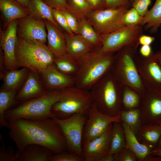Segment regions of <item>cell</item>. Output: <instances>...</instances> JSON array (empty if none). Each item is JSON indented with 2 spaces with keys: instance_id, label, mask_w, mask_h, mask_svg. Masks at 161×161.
Here are the masks:
<instances>
[{
  "instance_id": "1",
  "label": "cell",
  "mask_w": 161,
  "mask_h": 161,
  "mask_svg": "<svg viewBox=\"0 0 161 161\" xmlns=\"http://www.w3.org/2000/svg\"><path fill=\"white\" fill-rule=\"evenodd\" d=\"M6 121L9 136L20 151L29 144H36L47 147L55 154L69 152L61 129L52 119L11 118Z\"/></svg>"
},
{
  "instance_id": "2",
  "label": "cell",
  "mask_w": 161,
  "mask_h": 161,
  "mask_svg": "<svg viewBox=\"0 0 161 161\" xmlns=\"http://www.w3.org/2000/svg\"><path fill=\"white\" fill-rule=\"evenodd\" d=\"M95 48L76 61L78 70L75 76V86L90 90L92 87L111 70L114 54L101 52Z\"/></svg>"
},
{
  "instance_id": "3",
  "label": "cell",
  "mask_w": 161,
  "mask_h": 161,
  "mask_svg": "<svg viewBox=\"0 0 161 161\" xmlns=\"http://www.w3.org/2000/svg\"><path fill=\"white\" fill-rule=\"evenodd\" d=\"M122 86L109 71L90 89L92 103L105 115L111 117L120 115L122 110Z\"/></svg>"
},
{
  "instance_id": "4",
  "label": "cell",
  "mask_w": 161,
  "mask_h": 161,
  "mask_svg": "<svg viewBox=\"0 0 161 161\" xmlns=\"http://www.w3.org/2000/svg\"><path fill=\"white\" fill-rule=\"evenodd\" d=\"M137 49L125 47L115 53L110 71L122 85L131 86L141 95L146 89L137 66Z\"/></svg>"
},
{
  "instance_id": "5",
  "label": "cell",
  "mask_w": 161,
  "mask_h": 161,
  "mask_svg": "<svg viewBox=\"0 0 161 161\" xmlns=\"http://www.w3.org/2000/svg\"><path fill=\"white\" fill-rule=\"evenodd\" d=\"M18 38L16 55L18 67L40 75L53 64L54 55L46 44H30Z\"/></svg>"
},
{
  "instance_id": "6",
  "label": "cell",
  "mask_w": 161,
  "mask_h": 161,
  "mask_svg": "<svg viewBox=\"0 0 161 161\" xmlns=\"http://www.w3.org/2000/svg\"><path fill=\"white\" fill-rule=\"evenodd\" d=\"M61 97V90L49 91L43 95L21 103L6 111L4 117L6 120L11 118H53L55 116L51 112L52 107Z\"/></svg>"
},
{
  "instance_id": "7",
  "label": "cell",
  "mask_w": 161,
  "mask_h": 161,
  "mask_svg": "<svg viewBox=\"0 0 161 161\" xmlns=\"http://www.w3.org/2000/svg\"><path fill=\"white\" fill-rule=\"evenodd\" d=\"M60 100L52 106V112L55 117L61 119L75 114H87L92 104L89 90L75 86L61 90Z\"/></svg>"
},
{
  "instance_id": "8",
  "label": "cell",
  "mask_w": 161,
  "mask_h": 161,
  "mask_svg": "<svg viewBox=\"0 0 161 161\" xmlns=\"http://www.w3.org/2000/svg\"><path fill=\"white\" fill-rule=\"evenodd\" d=\"M142 25L126 26L111 33L100 35L102 45L100 51L114 54L125 47L137 49L139 39L143 34Z\"/></svg>"
},
{
  "instance_id": "9",
  "label": "cell",
  "mask_w": 161,
  "mask_h": 161,
  "mask_svg": "<svg viewBox=\"0 0 161 161\" xmlns=\"http://www.w3.org/2000/svg\"><path fill=\"white\" fill-rule=\"evenodd\" d=\"M129 9L117 7L93 10L85 16L97 33L101 35L125 26L122 18Z\"/></svg>"
},
{
  "instance_id": "10",
  "label": "cell",
  "mask_w": 161,
  "mask_h": 161,
  "mask_svg": "<svg viewBox=\"0 0 161 161\" xmlns=\"http://www.w3.org/2000/svg\"><path fill=\"white\" fill-rule=\"evenodd\" d=\"M87 117V113L75 114L64 119L56 117L52 118L61 129L69 152L81 156L83 133Z\"/></svg>"
},
{
  "instance_id": "11",
  "label": "cell",
  "mask_w": 161,
  "mask_h": 161,
  "mask_svg": "<svg viewBox=\"0 0 161 161\" xmlns=\"http://www.w3.org/2000/svg\"><path fill=\"white\" fill-rule=\"evenodd\" d=\"M114 122L123 123L120 115L111 117L105 115L92 103L88 112L87 117L83 133V148L93 139L100 136Z\"/></svg>"
},
{
  "instance_id": "12",
  "label": "cell",
  "mask_w": 161,
  "mask_h": 161,
  "mask_svg": "<svg viewBox=\"0 0 161 161\" xmlns=\"http://www.w3.org/2000/svg\"><path fill=\"white\" fill-rule=\"evenodd\" d=\"M139 109L142 126L161 124V90L146 89Z\"/></svg>"
},
{
  "instance_id": "13",
  "label": "cell",
  "mask_w": 161,
  "mask_h": 161,
  "mask_svg": "<svg viewBox=\"0 0 161 161\" xmlns=\"http://www.w3.org/2000/svg\"><path fill=\"white\" fill-rule=\"evenodd\" d=\"M17 20V34L18 38L30 44H46L47 33L44 21L30 15Z\"/></svg>"
},
{
  "instance_id": "14",
  "label": "cell",
  "mask_w": 161,
  "mask_h": 161,
  "mask_svg": "<svg viewBox=\"0 0 161 161\" xmlns=\"http://www.w3.org/2000/svg\"><path fill=\"white\" fill-rule=\"evenodd\" d=\"M137 56V67L142 83L148 90H161V68L154 57Z\"/></svg>"
},
{
  "instance_id": "15",
  "label": "cell",
  "mask_w": 161,
  "mask_h": 161,
  "mask_svg": "<svg viewBox=\"0 0 161 161\" xmlns=\"http://www.w3.org/2000/svg\"><path fill=\"white\" fill-rule=\"evenodd\" d=\"M17 19L11 22L4 30H0V46L3 51L5 67L7 70L18 67L16 55L18 41Z\"/></svg>"
},
{
  "instance_id": "16",
  "label": "cell",
  "mask_w": 161,
  "mask_h": 161,
  "mask_svg": "<svg viewBox=\"0 0 161 161\" xmlns=\"http://www.w3.org/2000/svg\"><path fill=\"white\" fill-rule=\"evenodd\" d=\"M112 123L103 134L83 148L81 156L84 161H98L102 157L109 154Z\"/></svg>"
},
{
  "instance_id": "17",
  "label": "cell",
  "mask_w": 161,
  "mask_h": 161,
  "mask_svg": "<svg viewBox=\"0 0 161 161\" xmlns=\"http://www.w3.org/2000/svg\"><path fill=\"white\" fill-rule=\"evenodd\" d=\"M40 75L48 91L61 90L75 85V76L62 73L53 64Z\"/></svg>"
},
{
  "instance_id": "18",
  "label": "cell",
  "mask_w": 161,
  "mask_h": 161,
  "mask_svg": "<svg viewBox=\"0 0 161 161\" xmlns=\"http://www.w3.org/2000/svg\"><path fill=\"white\" fill-rule=\"evenodd\" d=\"M38 75L30 71L25 81L17 93L16 99L18 103L41 97L49 91L42 85Z\"/></svg>"
},
{
  "instance_id": "19",
  "label": "cell",
  "mask_w": 161,
  "mask_h": 161,
  "mask_svg": "<svg viewBox=\"0 0 161 161\" xmlns=\"http://www.w3.org/2000/svg\"><path fill=\"white\" fill-rule=\"evenodd\" d=\"M0 10L5 29L13 20L30 15L28 10L16 0H0Z\"/></svg>"
},
{
  "instance_id": "20",
  "label": "cell",
  "mask_w": 161,
  "mask_h": 161,
  "mask_svg": "<svg viewBox=\"0 0 161 161\" xmlns=\"http://www.w3.org/2000/svg\"><path fill=\"white\" fill-rule=\"evenodd\" d=\"M47 31V46L55 57L67 54L64 32L49 21H44Z\"/></svg>"
},
{
  "instance_id": "21",
  "label": "cell",
  "mask_w": 161,
  "mask_h": 161,
  "mask_svg": "<svg viewBox=\"0 0 161 161\" xmlns=\"http://www.w3.org/2000/svg\"><path fill=\"white\" fill-rule=\"evenodd\" d=\"M64 34L66 53L76 61L95 48L78 34Z\"/></svg>"
},
{
  "instance_id": "22",
  "label": "cell",
  "mask_w": 161,
  "mask_h": 161,
  "mask_svg": "<svg viewBox=\"0 0 161 161\" xmlns=\"http://www.w3.org/2000/svg\"><path fill=\"white\" fill-rule=\"evenodd\" d=\"M55 154L46 147L38 144H30L21 151L18 161H52Z\"/></svg>"
},
{
  "instance_id": "23",
  "label": "cell",
  "mask_w": 161,
  "mask_h": 161,
  "mask_svg": "<svg viewBox=\"0 0 161 161\" xmlns=\"http://www.w3.org/2000/svg\"><path fill=\"white\" fill-rule=\"evenodd\" d=\"M30 71L25 68L7 70L1 78L3 82L2 88L17 92L25 81Z\"/></svg>"
},
{
  "instance_id": "24",
  "label": "cell",
  "mask_w": 161,
  "mask_h": 161,
  "mask_svg": "<svg viewBox=\"0 0 161 161\" xmlns=\"http://www.w3.org/2000/svg\"><path fill=\"white\" fill-rule=\"evenodd\" d=\"M126 138L125 147L131 150L136 156L139 161H145L146 158L151 154L152 150L141 143L135 134L128 125L122 123Z\"/></svg>"
},
{
  "instance_id": "25",
  "label": "cell",
  "mask_w": 161,
  "mask_h": 161,
  "mask_svg": "<svg viewBox=\"0 0 161 161\" xmlns=\"http://www.w3.org/2000/svg\"><path fill=\"white\" fill-rule=\"evenodd\" d=\"M135 134L141 143L152 150L156 148L161 135V126L159 125L143 126Z\"/></svg>"
},
{
  "instance_id": "26",
  "label": "cell",
  "mask_w": 161,
  "mask_h": 161,
  "mask_svg": "<svg viewBox=\"0 0 161 161\" xmlns=\"http://www.w3.org/2000/svg\"><path fill=\"white\" fill-rule=\"evenodd\" d=\"M76 16L79 24L78 34L95 48L101 47L103 43L102 37L97 33L85 16Z\"/></svg>"
},
{
  "instance_id": "27",
  "label": "cell",
  "mask_w": 161,
  "mask_h": 161,
  "mask_svg": "<svg viewBox=\"0 0 161 161\" xmlns=\"http://www.w3.org/2000/svg\"><path fill=\"white\" fill-rule=\"evenodd\" d=\"M27 9L30 16L33 18L44 21H49L62 30L53 17L52 8L42 0H29Z\"/></svg>"
},
{
  "instance_id": "28",
  "label": "cell",
  "mask_w": 161,
  "mask_h": 161,
  "mask_svg": "<svg viewBox=\"0 0 161 161\" xmlns=\"http://www.w3.org/2000/svg\"><path fill=\"white\" fill-rule=\"evenodd\" d=\"M152 33L157 32L161 25V0H156L152 7L143 17L140 24Z\"/></svg>"
},
{
  "instance_id": "29",
  "label": "cell",
  "mask_w": 161,
  "mask_h": 161,
  "mask_svg": "<svg viewBox=\"0 0 161 161\" xmlns=\"http://www.w3.org/2000/svg\"><path fill=\"white\" fill-rule=\"evenodd\" d=\"M126 138L122 123H112L110 138L109 154L114 155L125 147Z\"/></svg>"
},
{
  "instance_id": "30",
  "label": "cell",
  "mask_w": 161,
  "mask_h": 161,
  "mask_svg": "<svg viewBox=\"0 0 161 161\" xmlns=\"http://www.w3.org/2000/svg\"><path fill=\"white\" fill-rule=\"evenodd\" d=\"M16 92L2 87L0 91V127L8 128V124L4 117L5 113L13 105L18 103L16 99Z\"/></svg>"
},
{
  "instance_id": "31",
  "label": "cell",
  "mask_w": 161,
  "mask_h": 161,
  "mask_svg": "<svg viewBox=\"0 0 161 161\" xmlns=\"http://www.w3.org/2000/svg\"><path fill=\"white\" fill-rule=\"evenodd\" d=\"M141 99V95L133 88L128 85H122V110H128L139 108Z\"/></svg>"
},
{
  "instance_id": "32",
  "label": "cell",
  "mask_w": 161,
  "mask_h": 161,
  "mask_svg": "<svg viewBox=\"0 0 161 161\" xmlns=\"http://www.w3.org/2000/svg\"><path fill=\"white\" fill-rule=\"evenodd\" d=\"M53 64L59 71L70 76H75L78 70L76 61L67 53L55 57Z\"/></svg>"
},
{
  "instance_id": "33",
  "label": "cell",
  "mask_w": 161,
  "mask_h": 161,
  "mask_svg": "<svg viewBox=\"0 0 161 161\" xmlns=\"http://www.w3.org/2000/svg\"><path fill=\"white\" fill-rule=\"evenodd\" d=\"M120 115L122 122L128 125L136 134L142 126L139 108L128 110H122Z\"/></svg>"
},
{
  "instance_id": "34",
  "label": "cell",
  "mask_w": 161,
  "mask_h": 161,
  "mask_svg": "<svg viewBox=\"0 0 161 161\" xmlns=\"http://www.w3.org/2000/svg\"><path fill=\"white\" fill-rule=\"evenodd\" d=\"M68 10L75 16H85L93 11L86 0H66Z\"/></svg>"
},
{
  "instance_id": "35",
  "label": "cell",
  "mask_w": 161,
  "mask_h": 161,
  "mask_svg": "<svg viewBox=\"0 0 161 161\" xmlns=\"http://www.w3.org/2000/svg\"><path fill=\"white\" fill-rule=\"evenodd\" d=\"M0 139L2 143L0 148V161H18L21 151L18 150H15L11 146L5 148L1 134H0Z\"/></svg>"
},
{
  "instance_id": "36",
  "label": "cell",
  "mask_w": 161,
  "mask_h": 161,
  "mask_svg": "<svg viewBox=\"0 0 161 161\" xmlns=\"http://www.w3.org/2000/svg\"><path fill=\"white\" fill-rule=\"evenodd\" d=\"M143 18L136 10L132 7L125 13L122 18V21L125 26L140 25Z\"/></svg>"
},
{
  "instance_id": "37",
  "label": "cell",
  "mask_w": 161,
  "mask_h": 161,
  "mask_svg": "<svg viewBox=\"0 0 161 161\" xmlns=\"http://www.w3.org/2000/svg\"><path fill=\"white\" fill-rule=\"evenodd\" d=\"M52 13L55 21L62 29L70 35L75 34L69 28L66 18L60 10L52 8Z\"/></svg>"
},
{
  "instance_id": "38",
  "label": "cell",
  "mask_w": 161,
  "mask_h": 161,
  "mask_svg": "<svg viewBox=\"0 0 161 161\" xmlns=\"http://www.w3.org/2000/svg\"><path fill=\"white\" fill-rule=\"evenodd\" d=\"M114 161H136L137 157L134 153L125 146L113 155Z\"/></svg>"
},
{
  "instance_id": "39",
  "label": "cell",
  "mask_w": 161,
  "mask_h": 161,
  "mask_svg": "<svg viewBox=\"0 0 161 161\" xmlns=\"http://www.w3.org/2000/svg\"><path fill=\"white\" fill-rule=\"evenodd\" d=\"M84 159L80 156L69 152L55 154L52 161H83Z\"/></svg>"
},
{
  "instance_id": "40",
  "label": "cell",
  "mask_w": 161,
  "mask_h": 161,
  "mask_svg": "<svg viewBox=\"0 0 161 161\" xmlns=\"http://www.w3.org/2000/svg\"><path fill=\"white\" fill-rule=\"evenodd\" d=\"M66 18L68 25L72 31L78 34L79 24L76 16L67 10H61Z\"/></svg>"
},
{
  "instance_id": "41",
  "label": "cell",
  "mask_w": 161,
  "mask_h": 161,
  "mask_svg": "<svg viewBox=\"0 0 161 161\" xmlns=\"http://www.w3.org/2000/svg\"><path fill=\"white\" fill-rule=\"evenodd\" d=\"M104 9L123 7L129 8L130 0H103Z\"/></svg>"
},
{
  "instance_id": "42",
  "label": "cell",
  "mask_w": 161,
  "mask_h": 161,
  "mask_svg": "<svg viewBox=\"0 0 161 161\" xmlns=\"http://www.w3.org/2000/svg\"><path fill=\"white\" fill-rule=\"evenodd\" d=\"M151 0H135L132 4V7L135 9L142 17L147 13Z\"/></svg>"
},
{
  "instance_id": "43",
  "label": "cell",
  "mask_w": 161,
  "mask_h": 161,
  "mask_svg": "<svg viewBox=\"0 0 161 161\" xmlns=\"http://www.w3.org/2000/svg\"><path fill=\"white\" fill-rule=\"evenodd\" d=\"M47 5L52 8L60 10H68L66 0H42Z\"/></svg>"
},
{
  "instance_id": "44",
  "label": "cell",
  "mask_w": 161,
  "mask_h": 161,
  "mask_svg": "<svg viewBox=\"0 0 161 161\" xmlns=\"http://www.w3.org/2000/svg\"><path fill=\"white\" fill-rule=\"evenodd\" d=\"M92 7L93 10L104 9L103 0H86Z\"/></svg>"
},
{
  "instance_id": "45",
  "label": "cell",
  "mask_w": 161,
  "mask_h": 161,
  "mask_svg": "<svg viewBox=\"0 0 161 161\" xmlns=\"http://www.w3.org/2000/svg\"><path fill=\"white\" fill-rule=\"evenodd\" d=\"M140 54L144 57L151 56L154 52L150 45H142L139 49Z\"/></svg>"
},
{
  "instance_id": "46",
  "label": "cell",
  "mask_w": 161,
  "mask_h": 161,
  "mask_svg": "<svg viewBox=\"0 0 161 161\" xmlns=\"http://www.w3.org/2000/svg\"><path fill=\"white\" fill-rule=\"evenodd\" d=\"M154 40V38L153 37L142 34L139 38V44L141 45H150Z\"/></svg>"
},
{
  "instance_id": "47",
  "label": "cell",
  "mask_w": 161,
  "mask_h": 161,
  "mask_svg": "<svg viewBox=\"0 0 161 161\" xmlns=\"http://www.w3.org/2000/svg\"><path fill=\"white\" fill-rule=\"evenodd\" d=\"M98 161H114L113 155L108 154L100 158Z\"/></svg>"
},
{
  "instance_id": "48",
  "label": "cell",
  "mask_w": 161,
  "mask_h": 161,
  "mask_svg": "<svg viewBox=\"0 0 161 161\" xmlns=\"http://www.w3.org/2000/svg\"><path fill=\"white\" fill-rule=\"evenodd\" d=\"M154 57L161 68V50L154 53Z\"/></svg>"
},
{
  "instance_id": "49",
  "label": "cell",
  "mask_w": 161,
  "mask_h": 161,
  "mask_svg": "<svg viewBox=\"0 0 161 161\" xmlns=\"http://www.w3.org/2000/svg\"><path fill=\"white\" fill-rule=\"evenodd\" d=\"M151 154L154 156L161 157V150L155 148L152 150Z\"/></svg>"
},
{
  "instance_id": "50",
  "label": "cell",
  "mask_w": 161,
  "mask_h": 161,
  "mask_svg": "<svg viewBox=\"0 0 161 161\" xmlns=\"http://www.w3.org/2000/svg\"><path fill=\"white\" fill-rule=\"evenodd\" d=\"M27 9L29 0H16Z\"/></svg>"
},
{
  "instance_id": "51",
  "label": "cell",
  "mask_w": 161,
  "mask_h": 161,
  "mask_svg": "<svg viewBox=\"0 0 161 161\" xmlns=\"http://www.w3.org/2000/svg\"><path fill=\"white\" fill-rule=\"evenodd\" d=\"M156 148L161 150V135L158 142Z\"/></svg>"
},
{
  "instance_id": "52",
  "label": "cell",
  "mask_w": 161,
  "mask_h": 161,
  "mask_svg": "<svg viewBox=\"0 0 161 161\" xmlns=\"http://www.w3.org/2000/svg\"><path fill=\"white\" fill-rule=\"evenodd\" d=\"M131 2L133 3L135 0H130Z\"/></svg>"
},
{
  "instance_id": "53",
  "label": "cell",
  "mask_w": 161,
  "mask_h": 161,
  "mask_svg": "<svg viewBox=\"0 0 161 161\" xmlns=\"http://www.w3.org/2000/svg\"><path fill=\"white\" fill-rule=\"evenodd\" d=\"M159 125H160V126H161V124H159Z\"/></svg>"
}]
</instances>
